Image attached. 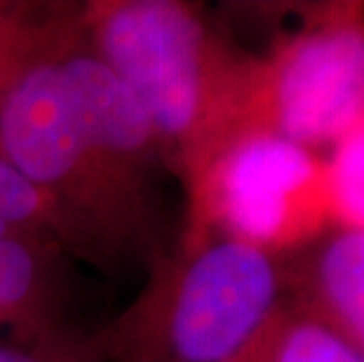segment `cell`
Returning <instances> with one entry per match:
<instances>
[{
	"instance_id": "obj_1",
	"label": "cell",
	"mask_w": 364,
	"mask_h": 362,
	"mask_svg": "<svg viewBox=\"0 0 364 362\" xmlns=\"http://www.w3.org/2000/svg\"><path fill=\"white\" fill-rule=\"evenodd\" d=\"M92 50L149 113L165 165L183 181L242 129L252 55L181 0L85 3Z\"/></svg>"
},
{
	"instance_id": "obj_2",
	"label": "cell",
	"mask_w": 364,
	"mask_h": 362,
	"mask_svg": "<svg viewBox=\"0 0 364 362\" xmlns=\"http://www.w3.org/2000/svg\"><path fill=\"white\" fill-rule=\"evenodd\" d=\"M0 144L64 226L68 254L120 273L167 252L162 198L144 193L104 156L59 59L41 64L0 102Z\"/></svg>"
},
{
	"instance_id": "obj_3",
	"label": "cell",
	"mask_w": 364,
	"mask_h": 362,
	"mask_svg": "<svg viewBox=\"0 0 364 362\" xmlns=\"http://www.w3.org/2000/svg\"><path fill=\"white\" fill-rule=\"evenodd\" d=\"M287 302L284 257L186 226L144 289L99 329L106 362H235Z\"/></svg>"
},
{
	"instance_id": "obj_4",
	"label": "cell",
	"mask_w": 364,
	"mask_h": 362,
	"mask_svg": "<svg viewBox=\"0 0 364 362\" xmlns=\"http://www.w3.org/2000/svg\"><path fill=\"white\" fill-rule=\"evenodd\" d=\"M364 120V3L306 7L266 55H252L242 129L317 153Z\"/></svg>"
},
{
	"instance_id": "obj_5",
	"label": "cell",
	"mask_w": 364,
	"mask_h": 362,
	"mask_svg": "<svg viewBox=\"0 0 364 362\" xmlns=\"http://www.w3.org/2000/svg\"><path fill=\"white\" fill-rule=\"evenodd\" d=\"M186 188L191 226L240 238L277 257L334 226L327 158L268 132L230 137Z\"/></svg>"
},
{
	"instance_id": "obj_6",
	"label": "cell",
	"mask_w": 364,
	"mask_h": 362,
	"mask_svg": "<svg viewBox=\"0 0 364 362\" xmlns=\"http://www.w3.org/2000/svg\"><path fill=\"white\" fill-rule=\"evenodd\" d=\"M287 299L364 353V233L331 226L284 257Z\"/></svg>"
},
{
	"instance_id": "obj_7",
	"label": "cell",
	"mask_w": 364,
	"mask_h": 362,
	"mask_svg": "<svg viewBox=\"0 0 364 362\" xmlns=\"http://www.w3.org/2000/svg\"><path fill=\"white\" fill-rule=\"evenodd\" d=\"M66 252L28 238H0V336L66 327Z\"/></svg>"
},
{
	"instance_id": "obj_8",
	"label": "cell",
	"mask_w": 364,
	"mask_h": 362,
	"mask_svg": "<svg viewBox=\"0 0 364 362\" xmlns=\"http://www.w3.org/2000/svg\"><path fill=\"white\" fill-rule=\"evenodd\" d=\"M85 36V3L0 0V102L31 68L59 59Z\"/></svg>"
},
{
	"instance_id": "obj_9",
	"label": "cell",
	"mask_w": 364,
	"mask_h": 362,
	"mask_svg": "<svg viewBox=\"0 0 364 362\" xmlns=\"http://www.w3.org/2000/svg\"><path fill=\"white\" fill-rule=\"evenodd\" d=\"M235 362H364V353L287 299Z\"/></svg>"
},
{
	"instance_id": "obj_10",
	"label": "cell",
	"mask_w": 364,
	"mask_h": 362,
	"mask_svg": "<svg viewBox=\"0 0 364 362\" xmlns=\"http://www.w3.org/2000/svg\"><path fill=\"white\" fill-rule=\"evenodd\" d=\"M0 221L17 233L59 247L68 254L64 226L38 188L12 163L0 144ZM71 257V254H68Z\"/></svg>"
},
{
	"instance_id": "obj_11",
	"label": "cell",
	"mask_w": 364,
	"mask_h": 362,
	"mask_svg": "<svg viewBox=\"0 0 364 362\" xmlns=\"http://www.w3.org/2000/svg\"><path fill=\"white\" fill-rule=\"evenodd\" d=\"M327 167L334 226L364 233V120L331 149Z\"/></svg>"
},
{
	"instance_id": "obj_12",
	"label": "cell",
	"mask_w": 364,
	"mask_h": 362,
	"mask_svg": "<svg viewBox=\"0 0 364 362\" xmlns=\"http://www.w3.org/2000/svg\"><path fill=\"white\" fill-rule=\"evenodd\" d=\"M0 362H106L99 332L73 325L33 336H0Z\"/></svg>"
}]
</instances>
